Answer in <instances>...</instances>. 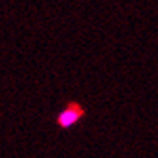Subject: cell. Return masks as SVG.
<instances>
[{
    "instance_id": "cell-1",
    "label": "cell",
    "mask_w": 158,
    "mask_h": 158,
    "mask_svg": "<svg viewBox=\"0 0 158 158\" xmlns=\"http://www.w3.org/2000/svg\"><path fill=\"white\" fill-rule=\"evenodd\" d=\"M87 116V108L79 100H68L64 106L53 116V123L58 131H69L76 127Z\"/></svg>"
}]
</instances>
